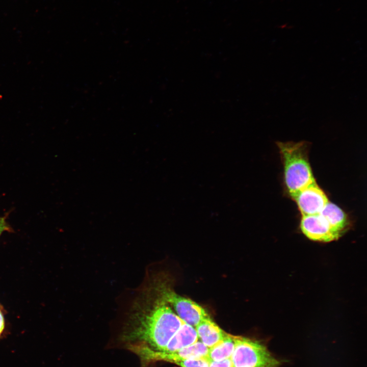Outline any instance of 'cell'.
Listing matches in <instances>:
<instances>
[{
    "mask_svg": "<svg viewBox=\"0 0 367 367\" xmlns=\"http://www.w3.org/2000/svg\"><path fill=\"white\" fill-rule=\"evenodd\" d=\"M135 301L120 335L122 347L136 355L141 367H148L163 352L184 323L152 289Z\"/></svg>",
    "mask_w": 367,
    "mask_h": 367,
    "instance_id": "6da1fadb",
    "label": "cell"
},
{
    "mask_svg": "<svg viewBox=\"0 0 367 367\" xmlns=\"http://www.w3.org/2000/svg\"><path fill=\"white\" fill-rule=\"evenodd\" d=\"M284 166L285 183L293 197L316 182L309 163L306 142L277 143Z\"/></svg>",
    "mask_w": 367,
    "mask_h": 367,
    "instance_id": "7a4b0ae2",
    "label": "cell"
},
{
    "mask_svg": "<svg viewBox=\"0 0 367 367\" xmlns=\"http://www.w3.org/2000/svg\"><path fill=\"white\" fill-rule=\"evenodd\" d=\"M235 347L230 357L233 367H278L280 362L261 343L234 336Z\"/></svg>",
    "mask_w": 367,
    "mask_h": 367,
    "instance_id": "3957f363",
    "label": "cell"
},
{
    "mask_svg": "<svg viewBox=\"0 0 367 367\" xmlns=\"http://www.w3.org/2000/svg\"><path fill=\"white\" fill-rule=\"evenodd\" d=\"M151 289L173 308L182 321L194 327L202 320L209 317L202 307L194 301L177 294L164 281L154 282Z\"/></svg>",
    "mask_w": 367,
    "mask_h": 367,
    "instance_id": "277c9868",
    "label": "cell"
},
{
    "mask_svg": "<svg viewBox=\"0 0 367 367\" xmlns=\"http://www.w3.org/2000/svg\"><path fill=\"white\" fill-rule=\"evenodd\" d=\"M293 198L296 201L302 216L320 213L329 202L326 194L316 182L299 191Z\"/></svg>",
    "mask_w": 367,
    "mask_h": 367,
    "instance_id": "5b68a950",
    "label": "cell"
},
{
    "mask_svg": "<svg viewBox=\"0 0 367 367\" xmlns=\"http://www.w3.org/2000/svg\"><path fill=\"white\" fill-rule=\"evenodd\" d=\"M300 227L302 232L313 241L329 242L341 237L320 213L302 216Z\"/></svg>",
    "mask_w": 367,
    "mask_h": 367,
    "instance_id": "8992f818",
    "label": "cell"
},
{
    "mask_svg": "<svg viewBox=\"0 0 367 367\" xmlns=\"http://www.w3.org/2000/svg\"><path fill=\"white\" fill-rule=\"evenodd\" d=\"M198 339L195 327L184 322L170 339L164 351L155 356L153 362L159 355L178 351L194 344Z\"/></svg>",
    "mask_w": 367,
    "mask_h": 367,
    "instance_id": "52a82bcc",
    "label": "cell"
},
{
    "mask_svg": "<svg viewBox=\"0 0 367 367\" xmlns=\"http://www.w3.org/2000/svg\"><path fill=\"white\" fill-rule=\"evenodd\" d=\"M195 328L200 342L208 348L219 343L226 334L210 317L202 320Z\"/></svg>",
    "mask_w": 367,
    "mask_h": 367,
    "instance_id": "ba28073f",
    "label": "cell"
},
{
    "mask_svg": "<svg viewBox=\"0 0 367 367\" xmlns=\"http://www.w3.org/2000/svg\"><path fill=\"white\" fill-rule=\"evenodd\" d=\"M340 236L346 230L348 220L346 214L338 206L329 201L320 213Z\"/></svg>",
    "mask_w": 367,
    "mask_h": 367,
    "instance_id": "9c48e42d",
    "label": "cell"
},
{
    "mask_svg": "<svg viewBox=\"0 0 367 367\" xmlns=\"http://www.w3.org/2000/svg\"><path fill=\"white\" fill-rule=\"evenodd\" d=\"M234 347V336L226 333L221 341L208 348V357L211 360L216 361L230 358Z\"/></svg>",
    "mask_w": 367,
    "mask_h": 367,
    "instance_id": "30bf717a",
    "label": "cell"
},
{
    "mask_svg": "<svg viewBox=\"0 0 367 367\" xmlns=\"http://www.w3.org/2000/svg\"><path fill=\"white\" fill-rule=\"evenodd\" d=\"M211 360L208 356L189 359L176 362L180 367H209Z\"/></svg>",
    "mask_w": 367,
    "mask_h": 367,
    "instance_id": "8fae6325",
    "label": "cell"
},
{
    "mask_svg": "<svg viewBox=\"0 0 367 367\" xmlns=\"http://www.w3.org/2000/svg\"><path fill=\"white\" fill-rule=\"evenodd\" d=\"M209 367H233L230 358L221 361H210Z\"/></svg>",
    "mask_w": 367,
    "mask_h": 367,
    "instance_id": "7c38bea8",
    "label": "cell"
},
{
    "mask_svg": "<svg viewBox=\"0 0 367 367\" xmlns=\"http://www.w3.org/2000/svg\"><path fill=\"white\" fill-rule=\"evenodd\" d=\"M10 228L6 221L5 218L0 217V235L4 231H9Z\"/></svg>",
    "mask_w": 367,
    "mask_h": 367,
    "instance_id": "4fadbf2b",
    "label": "cell"
},
{
    "mask_svg": "<svg viewBox=\"0 0 367 367\" xmlns=\"http://www.w3.org/2000/svg\"><path fill=\"white\" fill-rule=\"evenodd\" d=\"M5 329V320L3 314L0 309V337L3 334Z\"/></svg>",
    "mask_w": 367,
    "mask_h": 367,
    "instance_id": "5bb4252c",
    "label": "cell"
}]
</instances>
